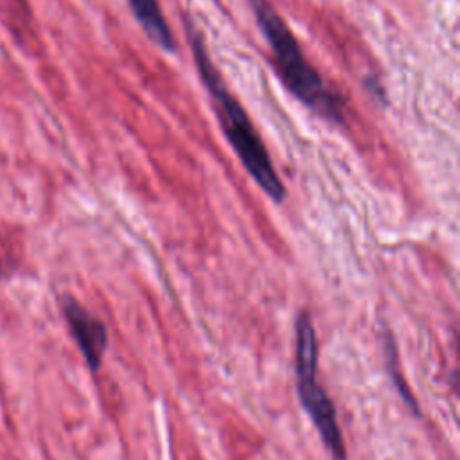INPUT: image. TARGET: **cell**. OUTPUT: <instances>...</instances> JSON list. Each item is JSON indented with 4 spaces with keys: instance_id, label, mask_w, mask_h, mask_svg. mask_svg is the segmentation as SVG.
<instances>
[{
    "instance_id": "obj_1",
    "label": "cell",
    "mask_w": 460,
    "mask_h": 460,
    "mask_svg": "<svg viewBox=\"0 0 460 460\" xmlns=\"http://www.w3.org/2000/svg\"><path fill=\"white\" fill-rule=\"evenodd\" d=\"M183 31L189 40L196 72L201 84L208 92L214 113L219 120V128L226 142L252 180L262 189V192L271 201L282 203L286 199V185L271 162L268 147L264 146L244 106L228 88L223 74L214 65L205 38L189 14H183Z\"/></svg>"
},
{
    "instance_id": "obj_2",
    "label": "cell",
    "mask_w": 460,
    "mask_h": 460,
    "mask_svg": "<svg viewBox=\"0 0 460 460\" xmlns=\"http://www.w3.org/2000/svg\"><path fill=\"white\" fill-rule=\"evenodd\" d=\"M259 31L262 32L271 66L286 90L307 110L327 122L343 124L347 102L340 92L329 86L318 68L307 59L288 22L270 0H248Z\"/></svg>"
},
{
    "instance_id": "obj_3",
    "label": "cell",
    "mask_w": 460,
    "mask_h": 460,
    "mask_svg": "<svg viewBox=\"0 0 460 460\" xmlns=\"http://www.w3.org/2000/svg\"><path fill=\"white\" fill-rule=\"evenodd\" d=\"M318 345L316 331L307 311H300L295 322V372L300 404L311 417L322 442L334 460H347L345 440L338 426L336 408L327 392L316 381Z\"/></svg>"
},
{
    "instance_id": "obj_4",
    "label": "cell",
    "mask_w": 460,
    "mask_h": 460,
    "mask_svg": "<svg viewBox=\"0 0 460 460\" xmlns=\"http://www.w3.org/2000/svg\"><path fill=\"white\" fill-rule=\"evenodd\" d=\"M59 307L68 331L83 354V359L90 372H97L108 345L106 325L95 318L84 305H81L72 295H61Z\"/></svg>"
},
{
    "instance_id": "obj_5",
    "label": "cell",
    "mask_w": 460,
    "mask_h": 460,
    "mask_svg": "<svg viewBox=\"0 0 460 460\" xmlns=\"http://www.w3.org/2000/svg\"><path fill=\"white\" fill-rule=\"evenodd\" d=\"M128 4L146 38L160 50L167 54H174L178 50V43L160 7V2L158 0H128Z\"/></svg>"
},
{
    "instance_id": "obj_6",
    "label": "cell",
    "mask_w": 460,
    "mask_h": 460,
    "mask_svg": "<svg viewBox=\"0 0 460 460\" xmlns=\"http://www.w3.org/2000/svg\"><path fill=\"white\" fill-rule=\"evenodd\" d=\"M383 352H385V363H386V370L390 374V379L395 386V390L399 392V395L402 397V401L406 402V406L411 410L413 415H419V404L410 390V386L406 385L401 370H399V361H397V350H395V343L394 338L390 336V332H385L383 338Z\"/></svg>"
},
{
    "instance_id": "obj_7",
    "label": "cell",
    "mask_w": 460,
    "mask_h": 460,
    "mask_svg": "<svg viewBox=\"0 0 460 460\" xmlns=\"http://www.w3.org/2000/svg\"><path fill=\"white\" fill-rule=\"evenodd\" d=\"M365 86L368 88V92H370L372 95L379 97V99H381V102H386L385 90H383V86L379 84V81H377L376 77H367V79H365Z\"/></svg>"
},
{
    "instance_id": "obj_8",
    "label": "cell",
    "mask_w": 460,
    "mask_h": 460,
    "mask_svg": "<svg viewBox=\"0 0 460 460\" xmlns=\"http://www.w3.org/2000/svg\"><path fill=\"white\" fill-rule=\"evenodd\" d=\"M0 275H2V262H0Z\"/></svg>"
}]
</instances>
